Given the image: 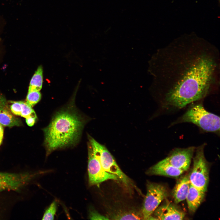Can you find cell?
I'll return each mask as SVG.
<instances>
[{
	"instance_id": "cell-12",
	"label": "cell",
	"mask_w": 220,
	"mask_h": 220,
	"mask_svg": "<svg viewBox=\"0 0 220 220\" xmlns=\"http://www.w3.org/2000/svg\"><path fill=\"white\" fill-rule=\"evenodd\" d=\"M189 175L182 177L176 182L173 191L175 203L178 204L186 199L189 188Z\"/></svg>"
},
{
	"instance_id": "cell-16",
	"label": "cell",
	"mask_w": 220,
	"mask_h": 220,
	"mask_svg": "<svg viewBox=\"0 0 220 220\" xmlns=\"http://www.w3.org/2000/svg\"><path fill=\"white\" fill-rule=\"evenodd\" d=\"M41 98V94L39 91H28L26 102L32 107L40 101Z\"/></svg>"
},
{
	"instance_id": "cell-4",
	"label": "cell",
	"mask_w": 220,
	"mask_h": 220,
	"mask_svg": "<svg viewBox=\"0 0 220 220\" xmlns=\"http://www.w3.org/2000/svg\"><path fill=\"white\" fill-rule=\"evenodd\" d=\"M205 145L204 144L196 148L193 168L189 176L191 185L205 193L209 181V168L204 155Z\"/></svg>"
},
{
	"instance_id": "cell-21",
	"label": "cell",
	"mask_w": 220,
	"mask_h": 220,
	"mask_svg": "<svg viewBox=\"0 0 220 220\" xmlns=\"http://www.w3.org/2000/svg\"><path fill=\"white\" fill-rule=\"evenodd\" d=\"M37 117L35 112L26 118V122L29 126H32L35 123Z\"/></svg>"
},
{
	"instance_id": "cell-9",
	"label": "cell",
	"mask_w": 220,
	"mask_h": 220,
	"mask_svg": "<svg viewBox=\"0 0 220 220\" xmlns=\"http://www.w3.org/2000/svg\"><path fill=\"white\" fill-rule=\"evenodd\" d=\"M152 214L156 220H182L185 215L184 211L169 202L159 206Z\"/></svg>"
},
{
	"instance_id": "cell-2",
	"label": "cell",
	"mask_w": 220,
	"mask_h": 220,
	"mask_svg": "<svg viewBox=\"0 0 220 220\" xmlns=\"http://www.w3.org/2000/svg\"><path fill=\"white\" fill-rule=\"evenodd\" d=\"M84 124L83 119L73 106H68L56 113L49 125L43 130L47 155L76 144Z\"/></svg>"
},
{
	"instance_id": "cell-7",
	"label": "cell",
	"mask_w": 220,
	"mask_h": 220,
	"mask_svg": "<svg viewBox=\"0 0 220 220\" xmlns=\"http://www.w3.org/2000/svg\"><path fill=\"white\" fill-rule=\"evenodd\" d=\"M88 147V170L90 185H97L108 180H119L117 176L104 170L95 155L90 143Z\"/></svg>"
},
{
	"instance_id": "cell-13",
	"label": "cell",
	"mask_w": 220,
	"mask_h": 220,
	"mask_svg": "<svg viewBox=\"0 0 220 220\" xmlns=\"http://www.w3.org/2000/svg\"><path fill=\"white\" fill-rule=\"evenodd\" d=\"M0 123L4 126L11 127L20 126L22 122L13 115L6 104L0 106Z\"/></svg>"
},
{
	"instance_id": "cell-11",
	"label": "cell",
	"mask_w": 220,
	"mask_h": 220,
	"mask_svg": "<svg viewBox=\"0 0 220 220\" xmlns=\"http://www.w3.org/2000/svg\"><path fill=\"white\" fill-rule=\"evenodd\" d=\"M205 192L198 189L190 183L189 191L186 197L189 211L193 213L202 202L204 198Z\"/></svg>"
},
{
	"instance_id": "cell-17",
	"label": "cell",
	"mask_w": 220,
	"mask_h": 220,
	"mask_svg": "<svg viewBox=\"0 0 220 220\" xmlns=\"http://www.w3.org/2000/svg\"><path fill=\"white\" fill-rule=\"evenodd\" d=\"M57 203L53 201L45 211L42 220H53L57 211Z\"/></svg>"
},
{
	"instance_id": "cell-19",
	"label": "cell",
	"mask_w": 220,
	"mask_h": 220,
	"mask_svg": "<svg viewBox=\"0 0 220 220\" xmlns=\"http://www.w3.org/2000/svg\"><path fill=\"white\" fill-rule=\"evenodd\" d=\"M22 110L20 116L26 118L35 112L32 107L28 105L26 102L22 101Z\"/></svg>"
},
{
	"instance_id": "cell-5",
	"label": "cell",
	"mask_w": 220,
	"mask_h": 220,
	"mask_svg": "<svg viewBox=\"0 0 220 220\" xmlns=\"http://www.w3.org/2000/svg\"><path fill=\"white\" fill-rule=\"evenodd\" d=\"M88 137L94 153L104 170L117 176L125 185L127 186L131 184L130 179L121 170L113 156L106 148L91 137Z\"/></svg>"
},
{
	"instance_id": "cell-18",
	"label": "cell",
	"mask_w": 220,
	"mask_h": 220,
	"mask_svg": "<svg viewBox=\"0 0 220 220\" xmlns=\"http://www.w3.org/2000/svg\"><path fill=\"white\" fill-rule=\"evenodd\" d=\"M10 109L12 113L15 115L20 116L22 110V101H11Z\"/></svg>"
},
{
	"instance_id": "cell-20",
	"label": "cell",
	"mask_w": 220,
	"mask_h": 220,
	"mask_svg": "<svg viewBox=\"0 0 220 220\" xmlns=\"http://www.w3.org/2000/svg\"><path fill=\"white\" fill-rule=\"evenodd\" d=\"M89 217L90 219L91 220H107L109 219L108 217L101 214L94 210H90Z\"/></svg>"
},
{
	"instance_id": "cell-1",
	"label": "cell",
	"mask_w": 220,
	"mask_h": 220,
	"mask_svg": "<svg viewBox=\"0 0 220 220\" xmlns=\"http://www.w3.org/2000/svg\"><path fill=\"white\" fill-rule=\"evenodd\" d=\"M213 46L193 45L164 48V105L178 108L207 95L215 79L218 57Z\"/></svg>"
},
{
	"instance_id": "cell-3",
	"label": "cell",
	"mask_w": 220,
	"mask_h": 220,
	"mask_svg": "<svg viewBox=\"0 0 220 220\" xmlns=\"http://www.w3.org/2000/svg\"><path fill=\"white\" fill-rule=\"evenodd\" d=\"M190 122L207 132H219L220 117L207 112L201 104L194 105L175 122Z\"/></svg>"
},
{
	"instance_id": "cell-14",
	"label": "cell",
	"mask_w": 220,
	"mask_h": 220,
	"mask_svg": "<svg viewBox=\"0 0 220 220\" xmlns=\"http://www.w3.org/2000/svg\"><path fill=\"white\" fill-rule=\"evenodd\" d=\"M43 68L41 65L38 67L30 81L28 91H39L43 83Z\"/></svg>"
},
{
	"instance_id": "cell-8",
	"label": "cell",
	"mask_w": 220,
	"mask_h": 220,
	"mask_svg": "<svg viewBox=\"0 0 220 220\" xmlns=\"http://www.w3.org/2000/svg\"><path fill=\"white\" fill-rule=\"evenodd\" d=\"M195 148L193 146L176 148L163 160L177 168L184 171H187L189 167Z\"/></svg>"
},
{
	"instance_id": "cell-22",
	"label": "cell",
	"mask_w": 220,
	"mask_h": 220,
	"mask_svg": "<svg viewBox=\"0 0 220 220\" xmlns=\"http://www.w3.org/2000/svg\"><path fill=\"white\" fill-rule=\"evenodd\" d=\"M4 129L2 125L0 123V146L1 145L3 137Z\"/></svg>"
},
{
	"instance_id": "cell-10",
	"label": "cell",
	"mask_w": 220,
	"mask_h": 220,
	"mask_svg": "<svg viewBox=\"0 0 220 220\" xmlns=\"http://www.w3.org/2000/svg\"><path fill=\"white\" fill-rule=\"evenodd\" d=\"M184 171L177 168L164 160L151 167L147 171L149 175H158L177 177L181 175Z\"/></svg>"
},
{
	"instance_id": "cell-15",
	"label": "cell",
	"mask_w": 220,
	"mask_h": 220,
	"mask_svg": "<svg viewBox=\"0 0 220 220\" xmlns=\"http://www.w3.org/2000/svg\"><path fill=\"white\" fill-rule=\"evenodd\" d=\"M115 220H139L143 219L141 213L134 212H125L119 213L112 217Z\"/></svg>"
},
{
	"instance_id": "cell-6",
	"label": "cell",
	"mask_w": 220,
	"mask_h": 220,
	"mask_svg": "<svg viewBox=\"0 0 220 220\" xmlns=\"http://www.w3.org/2000/svg\"><path fill=\"white\" fill-rule=\"evenodd\" d=\"M146 187L147 193L141 213L144 220H147L152 215L161 202L168 195L166 187L161 184L148 182Z\"/></svg>"
},
{
	"instance_id": "cell-23",
	"label": "cell",
	"mask_w": 220,
	"mask_h": 220,
	"mask_svg": "<svg viewBox=\"0 0 220 220\" xmlns=\"http://www.w3.org/2000/svg\"><path fill=\"white\" fill-rule=\"evenodd\" d=\"M7 104L5 98L2 96L0 95V106Z\"/></svg>"
}]
</instances>
